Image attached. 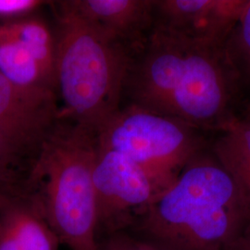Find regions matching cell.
<instances>
[{"label": "cell", "instance_id": "cell-9", "mask_svg": "<svg viewBox=\"0 0 250 250\" xmlns=\"http://www.w3.org/2000/svg\"><path fill=\"white\" fill-rule=\"evenodd\" d=\"M248 0H154L153 26L208 45H226Z\"/></svg>", "mask_w": 250, "mask_h": 250}, {"label": "cell", "instance_id": "cell-15", "mask_svg": "<svg viewBox=\"0 0 250 250\" xmlns=\"http://www.w3.org/2000/svg\"><path fill=\"white\" fill-rule=\"evenodd\" d=\"M49 1L40 0H0L1 22L11 21L37 13Z\"/></svg>", "mask_w": 250, "mask_h": 250}, {"label": "cell", "instance_id": "cell-11", "mask_svg": "<svg viewBox=\"0 0 250 250\" xmlns=\"http://www.w3.org/2000/svg\"><path fill=\"white\" fill-rule=\"evenodd\" d=\"M83 17L128 46L133 54L154 23V0H69Z\"/></svg>", "mask_w": 250, "mask_h": 250}, {"label": "cell", "instance_id": "cell-6", "mask_svg": "<svg viewBox=\"0 0 250 250\" xmlns=\"http://www.w3.org/2000/svg\"><path fill=\"white\" fill-rule=\"evenodd\" d=\"M97 241L128 232L161 195L146 172L125 155L99 147L93 168Z\"/></svg>", "mask_w": 250, "mask_h": 250}, {"label": "cell", "instance_id": "cell-5", "mask_svg": "<svg viewBox=\"0 0 250 250\" xmlns=\"http://www.w3.org/2000/svg\"><path fill=\"white\" fill-rule=\"evenodd\" d=\"M203 131L176 118L129 104L96 133L99 147L119 152L150 177L160 193L205 147Z\"/></svg>", "mask_w": 250, "mask_h": 250}, {"label": "cell", "instance_id": "cell-4", "mask_svg": "<svg viewBox=\"0 0 250 250\" xmlns=\"http://www.w3.org/2000/svg\"><path fill=\"white\" fill-rule=\"evenodd\" d=\"M96 133L60 117L15 186L70 250H96Z\"/></svg>", "mask_w": 250, "mask_h": 250}, {"label": "cell", "instance_id": "cell-2", "mask_svg": "<svg viewBox=\"0 0 250 250\" xmlns=\"http://www.w3.org/2000/svg\"><path fill=\"white\" fill-rule=\"evenodd\" d=\"M250 203L212 154L200 152L128 231L159 250H230Z\"/></svg>", "mask_w": 250, "mask_h": 250}, {"label": "cell", "instance_id": "cell-14", "mask_svg": "<svg viewBox=\"0 0 250 250\" xmlns=\"http://www.w3.org/2000/svg\"><path fill=\"white\" fill-rule=\"evenodd\" d=\"M30 161L19 151L8 137L0 132V187L18 184Z\"/></svg>", "mask_w": 250, "mask_h": 250}, {"label": "cell", "instance_id": "cell-10", "mask_svg": "<svg viewBox=\"0 0 250 250\" xmlns=\"http://www.w3.org/2000/svg\"><path fill=\"white\" fill-rule=\"evenodd\" d=\"M61 241L26 194L0 187V250H58Z\"/></svg>", "mask_w": 250, "mask_h": 250}, {"label": "cell", "instance_id": "cell-12", "mask_svg": "<svg viewBox=\"0 0 250 250\" xmlns=\"http://www.w3.org/2000/svg\"><path fill=\"white\" fill-rule=\"evenodd\" d=\"M219 132L211 154L250 203V120L234 118Z\"/></svg>", "mask_w": 250, "mask_h": 250}, {"label": "cell", "instance_id": "cell-13", "mask_svg": "<svg viewBox=\"0 0 250 250\" xmlns=\"http://www.w3.org/2000/svg\"><path fill=\"white\" fill-rule=\"evenodd\" d=\"M227 50L240 78L250 81V0L227 42Z\"/></svg>", "mask_w": 250, "mask_h": 250}, {"label": "cell", "instance_id": "cell-1", "mask_svg": "<svg viewBox=\"0 0 250 250\" xmlns=\"http://www.w3.org/2000/svg\"><path fill=\"white\" fill-rule=\"evenodd\" d=\"M239 79L227 45H208L153 26L133 54L125 93L131 104L201 131H221L234 119Z\"/></svg>", "mask_w": 250, "mask_h": 250}, {"label": "cell", "instance_id": "cell-18", "mask_svg": "<svg viewBox=\"0 0 250 250\" xmlns=\"http://www.w3.org/2000/svg\"><path fill=\"white\" fill-rule=\"evenodd\" d=\"M244 119H247V120H250V103L249 104V106L247 107V111H246V116Z\"/></svg>", "mask_w": 250, "mask_h": 250}, {"label": "cell", "instance_id": "cell-7", "mask_svg": "<svg viewBox=\"0 0 250 250\" xmlns=\"http://www.w3.org/2000/svg\"><path fill=\"white\" fill-rule=\"evenodd\" d=\"M53 26L38 12L0 21V74L21 88L56 91Z\"/></svg>", "mask_w": 250, "mask_h": 250}, {"label": "cell", "instance_id": "cell-8", "mask_svg": "<svg viewBox=\"0 0 250 250\" xmlns=\"http://www.w3.org/2000/svg\"><path fill=\"white\" fill-rule=\"evenodd\" d=\"M60 113L56 93L23 89L0 74V132L28 161L36 156Z\"/></svg>", "mask_w": 250, "mask_h": 250}, {"label": "cell", "instance_id": "cell-3", "mask_svg": "<svg viewBox=\"0 0 250 250\" xmlns=\"http://www.w3.org/2000/svg\"><path fill=\"white\" fill-rule=\"evenodd\" d=\"M60 117L94 133L122 107L133 51L83 17L69 0L50 1Z\"/></svg>", "mask_w": 250, "mask_h": 250}, {"label": "cell", "instance_id": "cell-17", "mask_svg": "<svg viewBox=\"0 0 250 250\" xmlns=\"http://www.w3.org/2000/svg\"><path fill=\"white\" fill-rule=\"evenodd\" d=\"M230 250H250V226L233 244Z\"/></svg>", "mask_w": 250, "mask_h": 250}, {"label": "cell", "instance_id": "cell-16", "mask_svg": "<svg viewBox=\"0 0 250 250\" xmlns=\"http://www.w3.org/2000/svg\"><path fill=\"white\" fill-rule=\"evenodd\" d=\"M96 250H159L131 232H121L102 237L97 241Z\"/></svg>", "mask_w": 250, "mask_h": 250}]
</instances>
